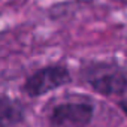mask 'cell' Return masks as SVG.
<instances>
[{
	"instance_id": "1",
	"label": "cell",
	"mask_w": 127,
	"mask_h": 127,
	"mask_svg": "<svg viewBox=\"0 0 127 127\" xmlns=\"http://www.w3.org/2000/svg\"><path fill=\"white\" fill-rule=\"evenodd\" d=\"M87 81L94 91L103 96L127 94V70L112 64H97L88 75Z\"/></svg>"
},
{
	"instance_id": "2",
	"label": "cell",
	"mask_w": 127,
	"mask_h": 127,
	"mask_svg": "<svg viewBox=\"0 0 127 127\" xmlns=\"http://www.w3.org/2000/svg\"><path fill=\"white\" fill-rule=\"evenodd\" d=\"M70 82V73L64 66L54 64V66H46L34 73H32L24 85L23 90L27 96L30 97H40L55 88H60Z\"/></svg>"
},
{
	"instance_id": "3",
	"label": "cell",
	"mask_w": 127,
	"mask_h": 127,
	"mask_svg": "<svg viewBox=\"0 0 127 127\" xmlns=\"http://www.w3.org/2000/svg\"><path fill=\"white\" fill-rule=\"evenodd\" d=\"M94 115V108L88 102H63L55 105L48 114L49 127H87Z\"/></svg>"
},
{
	"instance_id": "4",
	"label": "cell",
	"mask_w": 127,
	"mask_h": 127,
	"mask_svg": "<svg viewBox=\"0 0 127 127\" xmlns=\"http://www.w3.org/2000/svg\"><path fill=\"white\" fill-rule=\"evenodd\" d=\"M23 117H24V111L18 102L9 100L8 97L2 99V103H0V121H2V127H9L12 124H17L23 120Z\"/></svg>"
},
{
	"instance_id": "5",
	"label": "cell",
	"mask_w": 127,
	"mask_h": 127,
	"mask_svg": "<svg viewBox=\"0 0 127 127\" xmlns=\"http://www.w3.org/2000/svg\"><path fill=\"white\" fill-rule=\"evenodd\" d=\"M118 108L123 111V114L127 117V97H124V99H121L120 102H118Z\"/></svg>"
},
{
	"instance_id": "6",
	"label": "cell",
	"mask_w": 127,
	"mask_h": 127,
	"mask_svg": "<svg viewBox=\"0 0 127 127\" xmlns=\"http://www.w3.org/2000/svg\"><path fill=\"white\" fill-rule=\"evenodd\" d=\"M114 2H118V3H123V5H127V0H114Z\"/></svg>"
}]
</instances>
